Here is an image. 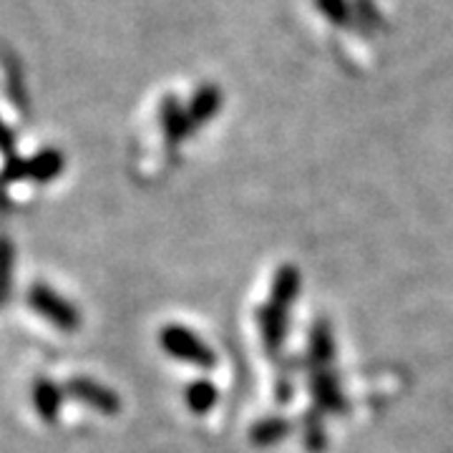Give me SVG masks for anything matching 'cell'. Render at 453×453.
I'll list each match as a JSON object with an SVG mask.
<instances>
[{
    "instance_id": "9",
    "label": "cell",
    "mask_w": 453,
    "mask_h": 453,
    "mask_svg": "<svg viewBox=\"0 0 453 453\" xmlns=\"http://www.w3.org/2000/svg\"><path fill=\"white\" fill-rule=\"evenodd\" d=\"M164 129H166V136L172 139V142H177L179 136H181V131H184V119H181V113L179 109L172 104H166V109H164Z\"/></svg>"
},
{
    "instance_id": "4",
    "label": "cell",
    "mask_w": 453,
    "mask_h": 453,
    "mask_svg": "<svg viewBox=\"0 0 453 453\" xmlns=\"http://www.w3.org/2000/svg\"><path fill=\"white\" fill-rule=\"evenodd\" d=\"M65 393L71 398H76L79 403L94 408L98 413H106V416H113L121 411V398L116 395V390L101 386L98 380H91V378H71L68 386H65Z\"/></svg>"
},
{
    "instance_id": "6",
    "label": "cell",
    "mask_w": 453,
    "mask_h": 453,
    "mask_svg": "<svg viewBox=\"0 0 453 453\" xmlns=\"http://www.w3.org/2000/svg\"><path fill=\"white\" fill-rule=\"evenodd\" d=\"M33 405L38 411V416L46 423H53L61 413V405H64V390L58 388L53 380L41 378L35 386H33Z\"/></svg>"
},
{
    "instance_id": "12",
    "label": "cell",
    "mask_w": 453,
    "mask_h": 453,
    "mask_svg": "<svg viewBox=\"0 0 453 453\" xmlns=\"http://www.w3.org/2000/svg\"><path fill=\"white\" fill-rule=\"evenodd\" d=\"M0 154L5 159H13L16 157V136H13V131L5 127L3 119H0Z\"/></svg>"
},
{
    "instance_id": "7",
    "label": "cell",
    "mask_w": 453,
    "mask_h": 453,
    "mask_svg": "<svg viewBox=\"0 0 453 453\" xmlns=\"http://www.w3.org/2000/svg\"><path fill=\"white\" fill-rule=\"evenodd\" d=\"M217 401V390L211 388L207 380H196L195 386L187 388V405L195 411V413H204L210 411L211 405Z\"/></svg>"
},
{
    "instance_id": "10",
    "label": "cell",
    "mask_w": 453,
    "mask_h": 453,
    "mask_svg": "<svg viewBox=\"0 0 453 453\" xmlns=\"http://www.w3.org/2000/svg\"><path fill=\"white\" fill-rule=\"evenodd\" d=\"M285 431H288V426L282 421H265L255 428L252 436L257 438L259 443H270V441H277L280 436H285Z\"/></svg>"
},
{
    "instance_id": "5",
    "label": "cell",
    "mask_w": 453,
    "mask_h": 453,
    "mask_svg": "<svg viewBox=\"0 0 453 453\" xmlns=\"http://www.w3.org/2000/svg\"><path fill=\"white\" fill-rule=\"evenodd\" d=\"M65 159L58 149H43L33 159H26V179H33L38 184L53 181L64 172Z\"/></svg>"
},
{
    "instance_id": "3",
    "label": "cell",
    "mask_w": 453,
    "mask_h": 453,
    "mask_svg": "<svg viewBox=\"0 0 453 453\" xmlns=\"http://www.w3.org/2000/svg\"><path fill=\"white\" fill-rule=\"evenodd\" d=\"M159 340H162L164 350L177 360H184L189 365H199V368H214L217 365V356L202 342V338L195 335L192 330L181 327V325H166Z\"/></svg>"
},
{
    "instance_id": "8",
    "label": "cell",
    "mask_w": 453,
    "mask_h": 453,
    "mask_svg": "<svg viewBox=\"0 0 453 453\" xmlns=\"http://www.w3.org/2000/svg\"><path fill=\"white\" fill-rule=\"evenodd\" d=\"M13 275V244L0 237V295L8 290Z\"/></svg>"
},
{
    "instance_id": "11",
    "label": "cell",
    "mask_w": 453,
    "mask_h": 453,
    "mask_svg": "<svg viewBox=\"0 0 453 453\" xmlns=\"http://www.w3.org/2000/svg\"><path fill=\"white\" fill-rule=\"evenodd\" d=\"M18 179H26V159H18V157H13V159H8L5 169H3V174H0V184H3V187H8V184H13V181H18Z\"/></svg>"
},
{
    "instance_id": "2",
    "label": "cell",
    "mask_w": 453,
    "mask_h": 453,
    "mask_svg": "<svg viewBox=\"0 0 453 453\" xmlns=\"http://www.w3.org/2000/svg\"><path fill=\"white\" fill-rule=\"evenodd\" d=\"M28 305H31L43 320H49L53 327L64 330V333H73L81 325V315L73 303H68L64 295L50 290L46 285H33L28 292Z\"/></svg>"
},
{
    "instance_id": "1",
    "label": "cell",
    "mask_w": 453,
    "mask_h": 453,
    "mask_svg": "<svg viewBox=\"0 0 453 453\" xmlns=\"http://www.w3.org/2000/svg\"><path fill=\"white\" fill-rule=\"evenodd\" d=\"M300 290V275L295 267H282L275 277V290L270 297V305L262 312V338L267 350L275 353L282 340V330H285V318L290 310L292 300L297 297Z\"/></svg>"
}]
</instances>
